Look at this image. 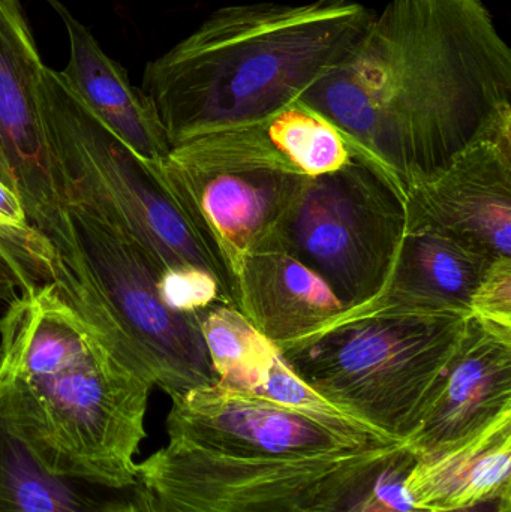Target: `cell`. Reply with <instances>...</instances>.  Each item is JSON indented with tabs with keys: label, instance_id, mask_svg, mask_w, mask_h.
<instances>
[{
	"label": "cell",
	"instance_id": "obj_1",
	"mask_svg": "<svg viewBox=\"0 0 511 512\" xmlns=\"http://www.w3.org/2000/svg\"><path fill=\"white\" fill-rule=\"evenodd\" d=\"M300 101L405 197L474 141L511 134V50L483 0H389Z\"/></svg>",
	"mask_w": 511,
	"mask_h": 512
},
{
	"label": "cell",
	"instance_id": "obj_2",
	"mask_svg": "<svg viewBox=\"0 0 511 512\" xmlns=\"http://www.w3.org/2000/svg\"><path fill=\"white\" fill-rule=\"evenodd\" d=\"M152 388L53 283L8 303L0 420L50 474L131 490Z\"/></svg>",
	"mask_w": 511,
	"mask_h": 512
},
{
	"label": "cell",
	"instance_id": "obj_3",
	"mask_svg": "<svg viewBox=\"0 0 511 512\" xmlns=\"http://www.w3.org/2000/svg\"><path fill=\"white\" fill-rule=\"evenodd\" d=\"M372 17L354 0L225 6L150 62L140 90L171 147L261 122L342 65Z\"/></svg>",
	"mask_w": 511,
	"mask_h": 512
},
{
	"label": "cell",
	"instance_id": "obj_4",
	"mask_svg": "<svg viewBox=\"0 0 511 512\" xmlns=\"http://www.w3.org/2000/svg\"><path fill=\"white\" fill-rule=\"evenodd\" d=\"M470 316L365 304L279 352L321 396L402 442L437 394Z\"/></svg>",
	"mask_w": 511,
	"mask_h": 512
},
{
	"label": "cell",
	"instance_id": "obj_5",
	"mask_svg": "<svg viewBox=\"0 0 511 512\" xmlns=\"http://www.w3.org/2000/svg\"><path fill=\"white\" fill-rule=\"evenodd\" d=\"M402 442L288 459H230L170 441L135 481L177 512H416Z\"/></svg>",
	"mask_w": 511,
	"mask_h": 512
},
{
	"label": "cell",
	"instance_id": "obj_6",
	"mask_svg": "<svg viewBox=\"0 0 511 512\" xmlns=\"http://www.w3.org/2000/svg\"><path fill=\"white\" fill-rule=\"evenodd\" d=\"M36 107L68 203H81L128 231L161 270L197 267L218 279L236 307L233 280L162 179L69 86L42 66Z\"/></svg>",
	"mask_w": 511,
	"mask_h": 512
},
{
	"label": "cell",
	"instance_id": "obj_7",
	"mask_svg": "<svg viewBox=\"0 0 511 512\" xmlns=\"http://www.w3.org/2000/svg\"><path fill=\"white\" fill-rule=\"evenodd\" d=\"M74 242V309L123 363L170 397L216 384L200 313L186 315L159 297L162 270L128 231L86 204L68 203Z\"/></svg>",
	"mask_w": 511,
	"mask_h": 512
},
{
	"label": "cell",
	"instance_id": "obj_8",
	"mask_svg": "<svg viewBox=\"0 0 511 512\" xmlns=\"http://www.w3.org/2000/svg\"><path fill=\"white\" fill-rule=\"evenodd\" d=\"M159 171L234 292L243 258L270 242L308 177L272 143L266 120L183 141Z\"/></svg>",
	"mask_w": 511,
	"mask_h": 512
},
{
	"label": "cell",
	"instance_id": "obj_9",
	"mask_svg": "<svg viewBox=\"0 0 511 512\" xmlns=\"http://www.w3.org/2000/svg\"><path fill=\"white\" fill-rule=\"evenodd\" d=\"M405 233L404 195L354 153L339 170L306 177L267 243L315 271L351 310L380 294Z\"/></svg>",
	"mask_w": 511,
	"mask_h": 512
},
{
	"label": "cell",
	"instance_id": "obj_10",
	"mask_svg": "<svg viewBox=\"0 0 511 512\" xmlns=\"http://www.w3.org/2000/svg\"><path fill=\"white\" fill-rule=\"evenodd\" d=\"M42 63L20 0H0V180L60 261L74 259L68 201L36 107Z\"/></svg>",
	"mask_w": 511,
	"mask_h": 512
},
{
	"label": "cell",
	"instance_id": "obj_11",
	"mask_svg": "<svg viewBox=\"0 0 511 512\" xmlns=\"http://www.w3.org/2000/svg\"><path fill=\"white\" fill-rule=\"evenodd\" d=\"M171 400L170 441L212 456L288 459L368 447L263 397L219 382Z\"/></svg>",
	"mask_w": 511,
	"mask_h": 512
},
{
	"label": "cell",
	"instance_id": "obj_12",
	"mask_svg": "<svg viewBox=\"0 0 511 512\" xmlns=\"http://www.w3.org/2000/svg\"><path fill=\"white\" fill-rule=\"evenodd\" d=\"M407 231L443 234L489 259L511 258V135H489L405 195Z\"/></svg>",
	"mask_w": 511,
	"mask_h": 512
},
{
	"label": "cell",
	"instance_id": "obj_13",
	"mask_svg": "<svg viewBox=\"0 0 511 512\" xmlns=\"http://www.w3.org/2000/svg\"><path fill=\"white\" fill-rule=\"evenodd\" d=\"M511 414V328L470 316L432 402L402 441L425 456Z\"/></svg>",
	"mask_w": 511,
	"mask_h": 512
},
{
	"label": "cell",
	"instance_id": "obj_14",
	"mask_svg": "<svg viewBox=\"0 0 511 512\" xmlns=\"http://www.w3.org/2000/svg\"><path fill=\"white\" fill-rule=\"evenodd\" d=\"M236 307L278 349L345 312L315 271L272 243L243 258L236 277Z\"/></svg>",
	"mask_w": 511,
	"mask_h": 512
},
{
	"label": "cell",
	"instance_id": "obj_15",
	"mask_svg": "<svg viewBox=\"0 0 511 512\" xmlns=\"http://www.w3.org/2000/svg\"><path fill=\"white\" fill-rule=\"evenodd\" d=\"M47 2L68 32L69 60L62 74L69 86L129 149L150 165L161 167L171 146L149 99L132 86L126 69L104 53L90 30L62 3Z\"/></svg>",
	"mask_w": 511,
	"mask_h": 512
},
{
	"label": "cell",
	"instance_id": "obj_16",
	"mask_svg": "<svg viewBox=\"0 0 511 512\" xmlns=\"http://www.w3.org/2000/svg\"><path fill=\"white\" fill-rule=\"evenodd\" d=\"M404 490L419 511L464 510L511 493V414L462 441L416 456Z\"/></svg>",
	"mask_w": 511,
	"mask_h": 512
},
{
	"label": "cell",
	"instance_id": "obj_17",
	"mask_svg": "<svg viewBox=\"0 0 511 512\" xmlns=\"http://www.w3.org/2000/svg\"><path fill=\"white\" fill-rule=\"evenodd\" d=\"M492 261L443 234L408 230L386 285L366 304L471 313V298Z\"/></svg>",
	"mask_w": 511,
	"mask_h": 512
},
{
	"label": "cell",
	"instance_id": "obj_18",
	"mask_svg": "<svg viewBox=\"0 0 511 512\" xmlns=\"http://www.w3.org/2000/svg\"><path fill=\"white\" fill-rule=\"evenodd\" d=\"M116 492L50 474L0 420V512H99Z\"/></svg>",
	"mask_w": 511,
	"mask_h": 512
},
{
	"label": "cell",
	"instance_id": "obj_19",
	"mask_svg": "<svg viewBox=\"0 0 511 512\" xmlns=\"http://www.w3.org/2000/svg\"><path fill=\"white\" fill-rule=\"evenodd\" d=\"M200 328L219 384L252 393L279 354L276 345L228 304L201 312Z\"/></svg>",
	"mask_w": 511,
	"mask_h": 512
},
{
	"label": "cell",
	"instance_id": "obj_20",
	"mask_svg": "<svg viewBox=\"0 0 511 512\" xmlns=\"http://www.w3.org/2000/svg\"><path fill=\"white\" fill-rule=\"evenodd\" d=\"M266 131L279 152L308 177L339 170L354 156L344 132L300 99L267 117Z\"/></svg>",
	"mask_w": 511,
	"mask_h": 512
},
{
	"label": "cell",
	"instance_id": "obj_21",
	"mask_svg": "<svg viewBox=\"0 0 511 512\" xmlns=\"http://www.w3.org/2000/svg\"><path fill=\"white\" fill-rule=\"evenodd\" d=\"M249 394L263 397L269 402L276 403L282 408L297 412L339 435L347 436L362 445L393 444L386 436L369 424L363 423L359 418L348 414L335 403L321 396L311 385L306 384L300 376L293 372L285 363L281 352L276 355L272 366L267 369L266 375L260 384Z\"/></svg>",
	"mask_w": 511,
	"mask_h": 512
},
{
	"label": "cell",
	"instance_id": "obj_22",
	"mask_svg": "<svg viewBox=\"0 0 511 512\" xmlns=\"http://www.w3.org/2000/svg\"><path fill=\"white\" fill-rule=\"evenodd\" d=\"M0 258L17 280L20 294L44 285H56L69 297L74 280L47 239L33 227H20L0 216Z\"/></svg>",
	"mask_w": 511,
	"mask_h": 512
},
{
	"label": "cell",
	"instance_id": "obj_23",
	"mask_svg": "<svg viewBox=\"0 0 511 512\" xmlns=\"http://www.w3.org/2000/svg\"><path fill=\"white\" fill-rule=\"evenodd\" d=\"M158 292L165 306L186 315H197L215 304L233 306L218 279L197 267L162 271L158 277Z\"/></svg>",
	"mask_w": 511,
	"mask_h": 512
},
{
	"label": "cell",
	"instance_id": "obj_24",
	"mask_svg": "<svg viewBox=\"0 0 511 512\" xmlns=\"http://www.w3.org/2000/svg\"><path fill=\"white\" fill-rule=\"evenodd\" d=\"M471 316L511 328V258L494 259L474 291Z\"/></svg>",
	"mask_w": 511,
	"mask_h": 512
},
{
	"label": "cell",
	"instance_id": "obj_25",
	"mask_svg": "<svg viewBox=\"0 0 511 512\" xmlns=\"http://www.w3.org/2000/svg\"><path fill=\"white\" fill-rule=\"evenodd\" d=\"M131 499L138 512H177L161 496L138 481L131 487Z\"/></svg>",
	"mask_w": 511,
	"mask_h": 512
},
{
	"label": "cell",
	"instance_id": "obj_26",
	"mask_svg": "<svg viewBox=\"0 0 511 512\" xmlns=\"http://www.w3.org/2000/svg\"><path fill=\"white\" fill-rule=\"evenodd\" d=\"M17 280H15L14 273L8 267L5 261L0 258V300L11 303L14 298L18 297Z\"/></svg>",
	"mask_w": 511,
	"mask_h": 512
},
{
	"label": "cell",
	"instance_id": "obj_27",
	"mask_svg": "<svg viewBox=\"0 0 511 512\" xmlns=\"http://www.w3.org/2000/svg\"><path fill=\"white\" fill-rule=\"evenodd\" d=\"M444 512H511V493H509V495L500 496V498L492 499V501L483 502V504L474 505V507L464 508V510Z\"/></svg>",
	"mask_w": 511,
	"mask_h": 512
},
{
	"label": "cell",
	"instance_id": "obj_28",
	"mask_svg": "<svg viewBox=\"0 0 511 512\" xmlns=\"http://www.w3.org/2000/svg\"><path fill=\"white\" fill-rule=\"evenodd\" d=\"M99 512H138V510L132 502L131 490H129V498H119Z\"/></svg>",
	"mask_w": 511,
	"mask_h": 512
}]
</instances>
